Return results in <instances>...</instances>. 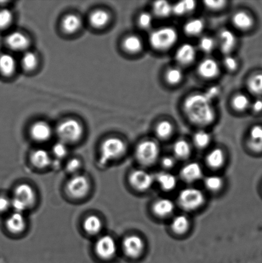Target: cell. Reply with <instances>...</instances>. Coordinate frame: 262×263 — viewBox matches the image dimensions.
I'll list each match as a JSON object with an SVG mask.
<instances>
[{
    "instance_id": "obj_42",
    "label": "cell",
    "mask_w": 262,
    "mask_h": 263,
    "mask_svg": "<svg viewBox=\"0 0 262 263\" xmlns=\"http://www.w3.org/2000/svg\"><path fill=\"white\" fill-rule=\"evenodd\" d=\"M223 184V180L221 178L216 175H212L207 178L205 180V185L208 189L211 191H217L221 187Z\"/></svg>"
},
{
    "instance_id": "obj_26",
    "label": "cell",
    "mask_w": 262,
    "mask_h": 263,
    "mask_svg": "<svg viewBox=\"0 0 262 263\" xmlns=\"http://www.w3.org/2000/svg\"><path fill=\"white\" fill-rule=\"evenodd\" d=\"M31 161L38 168H44L50 165L51 158L48 152L45 149H38L33 152L31 156Z\"/></svg>"
},
{
    "instance_id": "obj_51",
    "label": "cell",
    "mask_w": 262,
    "mask_h": 263,
    "mask_svg": "<svg viewBox=\"0 0 262 263\" xmlns=\"http://www.w3.org/2000/svg\"><path fill=\"white\" fill-rule=\"evenodd\" d=\"M11 207V200L4 197H0V213L5 212Z\"/></svg>"
},
{
    "instance_id": "obj_14",
    "label": "cell",
    "mask_w": 262,
    "mask_h": 263,
    "mask_svg": "<svg viewBox=\"0 0 262 263\" xmlns=\"http://www.w3.org/2000/svg\"><path fill=\"white\" fill-rule=\"evenodd\" d=\"M8 47L15 51L25 50L29 45L27 36L20 32H13L7 36L5 40Z\"/></svg>"
},
{
    "instance_id": "obj_22",
    "label": "cell",
    "mask_w": 262,
    "mask_h": 263,
    "mask_svg": "<svg viewBox=\"0 0 262 263\" xmlns=\"http://www.w3.org/2000/svg\"><path fill=\"white\" fill-rule=\"evenodd\" d=\"M110 15L105 10H94L89 16V23L92 27L102 28L105 27L110 21Z\"/></svg>"
},
{
    "instance_id": "obj_10",
    "label": "cell",
    "mask_w": 262,
    "mask_h": 263,
    "mask_svg": "<svg viewBox=\"0 0 262 263\" xmlns=\"http://www.w3.org/2000/svg\"><path fill=\"white\" fill-rule=\"evenodd\" d=\"M123 248L128 256L137 257L143 252V241L137 236H128L123 241Z\"/></svg>"
},
{
    "instance_id": "obj_1",
    "label": "cell",
    "mask_w": 262,
    "mask_h": 263,
    "mask_svg": "<svg viewBox=\"0 0 262 263\" xmlns=\"http://www.w3.org/2000/svg\"><path fill=\"white\" fill-rule=\"evenodd\" d=\"M184 112L192 123L199 126L212 124L216 118L212 102L204 93H195L187 97L184 103Z\"/></svg>"
},
{
    "instance_id": "obj_21",
    "label": "cell",
    "mask_w": 262,
    "mask_h": 263,
    "mask_svg": "<svg viewBox=\"0 0 262 263\" xmlns=\"http://www.w3.org/2000/svg\"><path fill=\"white\" fill-rule=\"evenodd\" d=\"M16 69V61L10 54L4 53L0 55V73L4 76H10Z\"/></svg>"
},
{
    "instance_id": "obj_4",
    "label": "cell",
    "mask_w": 262,
    "mask_h": 263,
    "mask_svg": "<svg viewBox=\"0 0 262 263\" xmlns=\"http://www.w3.org/2000/svg\"><path fill=\"white\" fill-rule=\"evenodd\" d=\"M126 149V144L122 139L117 138L107 139L101 146L103 163L119 158L125 153Z\"/></svg>"
},
{
    "instance_id": "obj_11",
    "label": "cell",
    "mask_w": 262,
    "mask_h": 263,
    "mask_svg": "<svg viewBox=\"0 0 262 263\" xmlns=\"http://www.w3.org/2000/svg\"><path fill=\"white\" fill-rule=\"evenodd\" d=\"M197 71L203 78L211 79L219 74L220 68L219 64L214 59L207 58L199 63Z\"/></svg>"
},
{
    "instance_id": "obj_34",
    "label": "cell",
    "mask_w": 262,
    "mask_h": 263,
    "mask_svg": "<svg viewBox=\"0 0 262 263\" xmlns=\"http://www.w3.org/2000/svg\"><path fill=\"white\" fill-rule=\"evenodd\" d=\"M174 154L179 158L185 159L189 156L191 154V147L189 144L184 139H179L173 146Z\"/></svg>"
},
{
    "instance_id": "obj_32",
    "label": "cell",
    "mask_w": 262,
    "mask_h": 263,
    "mask_svg": "<svg viewBox=\"0 0 262 263\" xmlns=\"http://www.w3.org/2000/svg\"><path fill=\"white\" fill-rule=\"evenodd\" d=\"M165 77L168 84L174 86L182 81L184 79V72L178 67H172L167 70Z\"/></svg>"
},
{
    "instance_id": "obj_44",
    "label": "cell",
    "mask_w": 262,
    "mask_h": 263,
    "mask_svg": "<svg viewBox=\"0 0 262 263\" xmlns=\"http://www.w3.org/2000/svg\"><path fill=\"white\" fill-rule=\"evenodd\" d=\"M53 154L58 158H63L68 153L66 144L63 141L58 142L53 147Z\"/></svg>"
},
{
    "instance_id": "obj_38",
    "label": "cell",
    "mask_w": 262,
    "mask_h": 263,
    "mask_svg": "<svg viewBox=\"0 0 262 263\" xmlns=\"http://www.w3.org/2000/svg\"><path fill=\"white\" fill-rule=\"evenodd\" d=\"M233 109L238 112L245 111L250 105V100L245 95L239 93L233 98L232 101Z\"/></svg>"
},
{
    "instance_id": "obj_17",
    "label": "cell",
    "mask_w": 262,
    "mask_h": 263,
    "mask_svg": "<svg viewBox=\"0 0 262 263\" xmlns=\"http://www.w3.org/2000/svg\"><path fill=\"white\" fill-rule=\"evenodd\" d=\"M6 226L10 233H22L26 228V220L23 213L14 212L12 214L7 220Z\"/></svg>"
},
{
    "instance_id": "obj_5",
    "label": "cell",
    "mask_w": 262,
    "mask_h": 263,
    "mask_svg": "<svg viewBox=\"0 0 262 263\" xmlns=\"http://www.w3.org/2000/svg\"><path fill=\"white\" fill-rule=\"evenodd\" d=\"M179 205L186 210H194L204 202V196L201 191L195 188H187L179 193Z\"/></svg>"
},
{
    "instance_id": "obj_20",
    "label": "cell",
    "mask_w": 262,
    "mask_h": 263,
    "mask_svg": "<svg viewBox=\"0 0 262 263\" xmlns=\"http://www.w3.org/2000/svg\"><path fill=\"white\" fill-rule=\"evenodd\" d=\"M248 145L253 151H262V127L260 125L253 126L250 131Z\"/></svg>"
},
{
    "instance_id": "obj_6",
    "label": "cell",
    "mask_w": 262,
    "mask_h": 263,
    "mask_svg": "<svg viewBox=\"0 0 262 263\" xmlns=\"http://www.w3.org/2000/svg\"><path fill=\"white\" fill-rule=\"evenodd\" d=\"M160 149L153 141H145L138 144L136 149V156L138 161L145 165L153 164L157 159Z\"/></svg>"
},
{
    "instance_id": "obj_3",
    "label": "cell",
    "mask_w": 262,
    "mask_h": 263,
    "mask_svg": "<svg viewBox=\"0 0 262 263\" xmlns=\"http://www.w3.org/2000/svg\"><path fill=\"white\" fill-rule=\"evenodd\" d=\"M56 133L61 141L64 143H74L80 139L84 133V128L80 123L74 119L64 120L58 125Z\"/></svg>"
},
{
    "instance_id": "obj_46",
    "label": "cell",
    "mask_w": 262,
    "mask_h": 263,
    "mask_svg": "<svg viewBox=\"0 0 262 263\" xmlns=\"http://www.w3.org/2000/svg\"><path fill=\"white\" fill-rule=\"evenodd\" d=\"M205 7L210 10H218L223 9L226 6L227 2L223 0H217V1H205Z\"/></svg>"
},
{
    "instance_id": "obj_24",
    "label": "cell",
    "mask_w": 262,
    "mask_h": 263,
    "mask_svg": "<svg viewBox=\"0 0 262 263\" xmlns=\"http://www.w3.org/2000/svg\"><path fill=\"white\" fill-rule=\"evenodd\" d=\"M123 46L128 53H137L142 50L143 43L141 39L137 35H130L123 40Z\"/></svg>"
},
{
    "instance_id": "obj_45",
    "label": "cell",
    "mask_w": 262,
    "mask_h": 263,
    "mask_svg": "<svg viewBox=\"0 0 262 263\" xmlns=\"http://www.w3.org/2000/svg\"><path fill=\"white\" fill-rule=\"evenodd\" d=\"M224 65L228 70L233 71H235L238 67V62L234 57L230 55H226L224 61Z\"/></svg>"
},
{
    "instance_id": "obj_8",
    "label": "cell",
    "mask_w": 262,
    "mask_h": 263,
    "mask_svg": "<svg viewBox=\"0 0 262 263\" xmlns=\"http://www.w3.org/2000/svg\"><path fill=\"white\" fill-rule=\"evenodd\" d=\"M97 256L104 259H111L117 251V246L114 238L110 236H104L97 241L95 246Z\"/></svg>"
},
{
    "instance_id": "obj_39",
    "label": "cell",
    "mask_w": 262,
    "mask_h": 263,
    "mask_svg": "<svg viewBox=\"0 0 262 263\" xmlns=\"http://www.w3.org/2000/svg\"><path fill=\"white\" fill-rule=\"evenodd\" d=\"M211 137L209 133L205 130H199L194 136V144L200 148H204L209 145Z\"/></svg>"
},
{
    "instance_id": "obj_53",
    "label": "cell",
    "mask_w": 262,
    "mask_h": 263,
    "mask_svg": "<svg viewBox=\"0 0 262 263\" xmlns=\"http://www.w3.org/2000/svg\"><path fill=\"white\" fill-rule=\"evenodd\" d=\"M252 109L255 112H260L262 111V99H258L253 103Z\"/></svg>"
},
{
    "instance_id": "obj_33",
    "label": "cell",
    "mask_w": 262,
    "mask_h": 263,
    "mask_svg": "<svg viewBox=\"0 0 262 263\" xmlns=\"http://www.w3.org/2000/svg\"><path fill=\"white\" fill-rule=\"evenodd\" d=\"M248 87L251 93L260 96L262 95V73L254 74L249 79Z\"/></svg>"
},
{
    "instance_id": "obj_36",
    "label": "cell",
    "mask_w": 262,
    "mask_h": 263,
    "mask_svg": "<svg viewBox=\"0 0 262 263\" xmlns=\"http://www.w3.org/2000/svg\"><path fill=\"white\" fill-rule=\"evenodd\" d=\"M189 222L188 219L184 215H178L174 218L171 224V228L177 234H183L188 229Z\"/></svg>"
},
{
    "instance_id": "obj_13",
    "label": "cell",
    "mask_w": 262,
    "mask_h": 263,
    "mask_svg": "<svg viewBox=\"0 0 262 263\" xmlns=\"http://www.w3.org/2000/svg\"><path fill=\"white\" fill-rule=\"evenodd\" d=\"M219 48L226 55H230L237 44V37L232 31L228 29L220 30L219 34Z\"/></svg>"
},
{
    "instance_id": "obj_52",
    "label": "cell",
    "mask_w": 262,
    "mask_h": 263,
    "mask_svg": "<svg viewBox=\"0 0 262 263\" xmlns=\"http://www.w3.org/2000/svg\"><path fill=\"white\" fill-rule=\"evenodd\" d=\"M184 2L185 5H186L187 14L194 11V10L196 9V3L193 0H185Z\"/></svg>"
},
{
    "instance_id": "obj_48",
    "label": "cell",
    "mask_w": 262,
    "mask_h": 263,
    "mask_svg": "<svg viewBox=\"0 0 262 263\" xmlns=\"http://www.w3.org/2000/svg\"><path fill=\"white\" fill-rule=\"evenodd\" d=\"M11 207L14 209L15 213H23L28 209L24 203L15 198H13L11 200Z\"/></svg>"
},
{
    "instance_id": "obj_2",
    "label": "cell",
    "mask_w": 262,
    "mask_h": 263,
    "mask_svg": "<svg viewBox=\"0 0 262 263\" xmlns=\"http://www.w3.org/2000/svg\"><path fill=\"white\" fill-rule=\"evenodd\" d=\"M178 33L174 28L164 27L153 31L149 37V41L155 50L164 51L173 47L178 40Z\"/></svg>"
},
{
    "instance_id": "obj_35",
    "label": "cell",
    "mask_w": 262,
    "mask_h": 263,
    "mask_svg": "<svg viewBox=\"0 0 262 263\" xmlns=\"http://www.w3.org/2000/svg\"><path fill=\"white\" fill-rule=\"evenodd\" d=\"M155 131L159 138L166 139L169 138L173 133V126L169 121H162L156 125Z\"/></svg>"
},
{
    "instance_id": "obj_37",
    "label": "cell",
    "mask_w": 262,
    "mask_h": 263,
    "mask_svg": "<svg viewBox=\"0 0 262 263\" xmlns=\"http://www.w3.org/2000/svg\"><path fill=\"white\" fill-rule=\"evenodd\" d=\"M38 63L37 57L32 51H27L23 55L22 64L26 71H32L36 68Z\"/></svg>"
},
{
    "instance_id": "obj_28",
    "label": "cell",
    "mask_w": 262,
    "mask_h": 263,
    "mask_svg": "<svg viewBox=\"0 0 262 263\" xmlns=\"http://www.w3.org/2000/svg\"><path fill=\"white\" fill-rule=\"evenodd\" d=\"M153 10L156 16L165 18L173 13V5L168 2L160 0L153 3Z\"/></svg>"
},
{
    "instance_id": "obj_9",
    "label": "cell",
    "mask_w": 262,
    "mask_h": 263,
    "mask_svg": "<svg viewBox=\"0 0 262 263\" xmlns=\"http://www.w3.org/2000/svg\"><path fill=\"white\" fill-rule=\"evenodd\" d=\"M154 178L152 175L145 170H137L133 172L130 176V182L136 190L145 191L152 185Z\"/></svg>"
},
{
    "instance_id": "obj_31",
    "label": "cell",
    "mask_w": 262,
    "mask_h": 263,
    "mask_svg": "<svg viewBox=\"0 0 262 263\" xmlns=\"http://www.w3.org/2000/svg\"><path fill=\"white\" fill-rule=\"evenodd\" d=\"M156 180L164 190L171 191L176 185V177L169 173H160L156 177Z\"/></svg>"
},
{
    "instance_id": "obj_15",
    "label": "cell",
    "mask_w": 262,
    "mask_h": 263,
    "mask_svg": "<svg viewBox=\"0 0 262 263\" xmlns=\"http://www.w3.org/2000/svg\"><path fill=\"white\" fill-rule=\"evenodd\" d=\"M14 198L20 200L28 208L35 203L36 196L34 191L30 185L23 184L15 188Z\"/></svg>"
},
{
    "instance_id": "obj_30",
    "label": "cell",
    "mask_w": 262,
    "mask_h": 263,
    "mask_svg": "<svg viewBox=\"0 0 262 263\" xmlns=\"http://www.w3.org/2000/svg\"><path fill=\"white\" fill-rule=\"evenodd\" d=\"M207 161L209 166L214 168H218L221 166L225 162V155L222 149L220 148L213 149L208 155Z\"/></svg>"
},
{
    "instance_id": "obj_19",
    "label": "cell",
    "mask_w": 262,
    "mask_h": 263,
    "mask_svg": "<svg viewBox=\"0 0 262 263\" xmlns=\"http://www.w3.org/2000/svg\"><path fill=\"white\" fill-rule=\"evenodd\" d=\"M202 175L201 167L196 162L187 164L182 170V177L189 182L196 181L201 177Z\"/></svg>"
},
{
    "instance_id": "obj_7",
    "label": "cell",
    "mask_w": 262,
    "mask_h": 263,
    "mask_svg": "<svg viewBox=\"0 0 262 263\" xmlns=\"http://www.w3.org/2000/svg\"><path fill=\"white\" fill-rule=\"evenodd\" d=\"M89 187V183L86 177L76 175L68 182L67 192L72 197L81 198L87 194Z\"/></svg>"
},
{
    "instance_id": "obj_47",
    "label": "cell",
    "mask_w": 262,
    "mask_h": 263,
    "mask_svg": "<svg viewBox=\"0 0 262 263\" xmlns=\"http://www.w3.org/2000/svg\"><path fill=\"white\" fill-rule=\"evenodd\" d=\"M173 13L177 15H183L187 14L184 1L179 2L173 5Z\"/></svg>"
},
{
    "instance_id": "obj_12",
    "label": "cell",
    "mask_w": 262,
    "mask_h": 263,
    "mask_svg": "<svg viewBox=\"0 0 262 263\" xmlns=\"http://www.w3.org/2000/svg\"><path fill=\"white\" fill-rule=\"evenodd\" d=\"M196 57V50L191 44L184 43L177 50L176 60L182 65H189L193 63Z\"/></svg>"
},
{
    "instance_id": "obj_50",
    "label": "cell",
    "mask_w": 262,
    "mask_h": 263,
    "mask_svg": "<svg viewBox=\"0 0 262 263\" xmlns=\"http://www.w3.org/2000/svg\"><path fill=\"white\" fill-rule=\"evenodd\" d=\"M80 161L77 159H73L70 160L67 164V170L71 173L75 172L80 167Z\"/></svg>"
},
{
    "instance_id": "obj_18",
    "label": "cell",
    "mask_w": 262,
    "mask_h": 263,
    "mask_svg": "<svg viewBox=\"0 0 262 263\" xmlns=\"http://www.w3.org/2000/svg\"><path fill=\"white\" fill-rule=\"evenodd\" d=\"M233 25L238 29L248 30L253 25V20L251 15L245 11H238L235 13L232 17Z\"/></svg>"
},
{
    "instance_id": "obj_16",
    "label": "cell",
    "mask_w": 262,
    "mask_h": 263,
    "mask_svg": "<svg viewBox=\"0 0 262 263\" xmlns=\"http://www.w3.org/2000/svg\"><path fill=\"white\" fill-rule=\"evenodd\" d=\"M52 134L50 126L45 122H37L30 128V135L37 141H46L50 138Z\"/></svg>"
},
{
    "instance_id": "obj_43",
    "label": "cell",
    "mask_w": 262,
    "mask_h": 263,
    "mask_svg": "<svg viewBox=\"0 0 262 263\" xmlns=\"http://www.w3.org/2000/svg\"><path fill=\"white\" fill-rule=\"evenodd\" d=\"M138 25L143 29H147L152 25L153 16L150 13L144 12L141 13L138 19Z\"/></svg>"
},
{
    "instance_id": "obj_27",
    "label": "cell",
    "mask_w": 262,
    "mask_h": 263,
    "mask_svg": "<svg viewBox=\"0 0 262 263\" xmlns=\"http://www.w3.org/2000/svg\"><path fill=\"white\" fill-rule=\"evenodd\" d=\"M204 20L199 18L190 20L185 24L184 32L190 36H197L203 32L205 28Z\"/></svg>"
},
{
    "instance_id": "obj_25",
    "label": "cell",
    "mask_w": 262,
    "mask_h": 263,
    "mask_svg": "<svg viewBox=\"0 0 262 263\" xmlns=\"http://www.w3.org/2000/svg\"><path fill=\"white\" fill-rule=\"evenodd\" d=\"M174 209L173 202L171 200L165 198L156 201L153 205L154 213L160 217H166L171 215L173 212Z\"/></svg>"
},
{
    "instance_id": "obj_41",
    "label": "cell",
    "mask_w": 262,
    "mask_h": 263,
    "mask_svg": "<svg viewBox=\"0 0 262 263\" xmlns=\"http://www.w3.org/2000/svg\"><path fill=\"white\" fill-rule=\"evenodd\" d=\"M13 15L9 9H0V29H4L11 24Z\"/></svg>"
},
{
    "instance_id": "obj_23",
    "label": "cell",
    "mask_w": 262,
    "mask_h": 263,
    "mask_svg": "<svg viewBox=\"0 0 262 263\" xmlns=\"http://www.w3.org/2000/svg\"><path fill=\"white\" fill-rule=\"evenodd\" d=\"M82 21L78 15L68 14L63 18L62 22V28L67 33H75L80 28Z\"/></svg>"
},
{
    "instance_id": "obj_49",
    "label": "cell",
    "mask_w": 262,
    "mask_h": 263,
    "mask_svg": "<svg viewBox=\"0 0 262 263\" xmlns=\"http://www.w3.org/2000/svg\"><path fill=\"white\" fill-rule=\"evenodd\" d=\"M219 93L220 89L219 87L217 86L210 87V88L207 90L206 92H204L205 96L210 100H211L212 102H213V100H214L215 98L219 96Z\"/></svg>"
},
{
    "instance_id": "obj_29",
    "label": "cell",
    "mask_w": 262,
    "mask_h": 263,
    "mask_svg": "<svg viewBox=\"0 0 262 263\" xmlns=\"http://www.w3.org/2000/svg\"><path fill=\"white\" fill-rule=\"evenodd\" d=\"M84 229L86 233L94 235L99 233L102 229V221L95 215L89 216L84 221Z\"/></svg>"
},
{
    "instance_id": "obj_40",
    "label": "cell",
    "mask_w": 262,
    "mask_h": 263,
    "mask_svg": "<svg viewBox=\"0 0 262 263\" xmlns=\"http://www.w3.org/2000/svg\"><path fill=\"white\" fill-rule=\"evenodd\" d=\"M199 48L205 53H210L216 46V41L211 36L205 35L200 39Z\"/></svg>"
},
{
    "instance_id": "obj_54",
    "label": "cell",
    "mask_w": 262,
    "mask_h": 263,
    "mask_svg": "<svg viewBox=\"0 0 262 263\" xmlns=\"http://www.w3.org/2000/svg\"><path fill=\"white\" fill-rule=\"evenodd\" d=\"M163 164L167 168H170L174 165V160L171 157H166L163 160Z\"/></svg>"
}]
</instances>
